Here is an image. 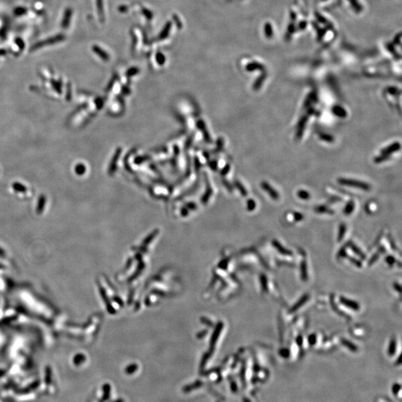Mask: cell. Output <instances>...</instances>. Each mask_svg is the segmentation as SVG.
Listing matches in <instances>:
<instances>
[{"instance_id":"obj_1","label":"cell","mask_w":402,"mask_h":402,"mask_svg":"<svg viewBox=\"0 0 402 402\" xmlns=\"http://www.w3.org/2000/svg\"><path fill=\"white\" fill-rule=\"evenodd\" d=\"M337 181L338 183L341 185L353 187V188L363 189V190L364 191H369V189L371 188L370 185H369V183H366L363 181L347 179V178H339V179L337 180Z\"/></svg>"},{"instance_id":"obj_2","label":"cell","mask_w":402,"mask_h":402,"mask_svg":"<svg viewBox=\"0 0 402 402\" xmlns=\"http://www.w3.org/2000/svg\"><path fill=\"white\" fill-rule=\"evenodd\" d=\"M65 39V37L63 34H58V35H56L55 37H49L48 39L45 40H43L40 43H36L34 46H32V50H36L37 49L42 48V47L45 46V45H52L54 44V43H59L62 40Z\"/></svg>"},{"instance_id":"obj_3","label":"cell","mask_w":402,"mask_h":402,"mask_svg":"<svg viewBox=\"0 0 402 402\" xmlns=\"http://www.w3.org/2000/svg\"><path fill=\"white\" fill-rule=\"evenodd\" d=\"M261 188H262L266 192L267 194L270 195V197L272 198V199L275 200V201H277V200L279 199V194L273 188L272 186H270V185L267 182L264 181L261 183Z\"/></svg>"},{"instance_id":"obj_4","label":"cell","mask_w":402,"mask_h":402,"mask_svg":"<svg viewBox=\"0 0 402 402\" xmlns=\"http://www.w3.org/2000/svg\"><path fill=\"white\" fill-rule=\"evenodd\" d=\"M400 148H401V145H400V143L394 142L392 143V145L387 146V148H383V150H381V154H382V155L390 156L392 154H393V153L396 151H398V150H400Z\"/></svg>"},{"instance_id":"obj_5","label":"cell","mask_w":402,"mask_h":402,"mask_svg":"<svg viewBox=\"0 0 402 402\" xmlns=\"http://www.w3.org/2000/svg\"><path fill=\"white\" fill-rule=\"evenodd\" d=\"M308 116H304L302 117V119H300V121H299V124H298V127H297V133H296V136L297 138H300L302 137L303 136L304 130L305 129V125H306L307 121H308Z\"/></svg>"},{"instance_id":"obj_6","label":"cell","mask_w":402,"mask_h":402,"mask_svg":"<svg viewBox=\"0 0 402 402\" xmlns=\"http://www.w3.org/2000/svg\"><path fill=\"white\" fill-rule=\"evenodd\" d=\"M341 303L343 304V305H345V307L352 309V310L354 311H358L360 309V305H358V303H356V302L353 301V300L345 299V297H341Z\"/></svg>"},{"instance_id":"obj_7","label":"cell","mask_w":402,"mask_h":402,"mask_svg":"<svg viewBox=\"0 0 402 402\" xmlns=\"http://www.w3.org/2000/svg\"><path fill=\"white\" fill-rule=\"evenodd\" d=\"M72 15V9L67 8L66 10L65 11L64 15H63V20H62V23H61V26L63 27V28H66L67 27H68L69 25H70Z\"/></svg>"},{"instance_id":"obj_8","label":"cell","mask_w":402,"mask_h":402,"mask_svg":"<svg viewBox=\"0 0 402 402\" xmlns=\"http://www.w3.org/2000/svg\"><path fill=\"white\" fill-rule=\"evenodd\" d=\"M334 115H336L338 117L345 118L347 116V112L344 108L341 107V106H334L332 109Z\"/></svg>"},{"instance_id":"obj_9","label":"cell","mask_w":402,"mask_h":402,"mask_svg":"<svg viewBox=\"0 0 402 402\" xmlns=\"http://www.w3.org/2000/svg\"><path fill=\"white\" fill-rule=\"evenodd\" d=\"M319 137L323 141L327 142H333L334 141V137L330 134L324 133H319Z\"/></svg>"},{"instance_id":"obj_10","label":"cell","mask_w":402,"mask_h":402,"mask_svg":"<svg viewBox=\"0 0 402 402\" xmlns=\"http://www.w3.org/2000/svg\"><path fill=\"white\" fill-rule=\"evenodd\" d=\"M354 203L353 201H350L347 203V205H345V209H344V213L346 214V215H349L352 212L354 211Z\"/></svg>"},{"instance_id":"obj_11","label":"cell","mask_w":402,"mask_h":402,"mask_svg":"<svg viewBox=\"0 0 402 402\" xmlns=\"http://www.w3.org/2000/svg\"><path fill=\"white\" fill-rule=\"evenodd\" d=\"M273 245H274V247H275L277 249V250H279L280 252H281V253L285 254V255H290V254H291V252H290V251H288L287 250H286V249H285L284 247H282V246H281V245L280 244L279 242H276H276H274Z\"/></svg>"},{"instance_id":"obj_12","label":"cell","mask_w":402,"mask_h":402,"mask_svg":"<svg viewBox=\"0 0 402 402\" xmlns=\"http://www.w3.org/2000/svg\"><path fill=\"white\" fill-rule=\"evenodd\" d=\"M265 78H266V75H264V74H263V75H261L259 78H258V80L256 81V82H255V84L253 86L254 90H259L260 87H261V85H262L263 81H264Z\"/></svg>"},{"instance_id":"obj_13","label":"cell","mask_w":402,"mask_h":402,"mask_svg":"<svg viewBox=\"0 0 402 402\" xmlns=\"http://www.w3.org/2000/svg\"><path fill=\"white\" fill-rule=\"evenodd\" d=\"M297 195L300 199H303V200H308L311 197L310 194L305 190H299V192H297Z\"/></svg>"},{"instance_id":"obj_14","label":"cell","mask_w":402,"mask_h":402,"mask_svg":"<svg viewBox=\"0 0 402 402\" xmlns=\"http://www.w3.org/2000/svg\"><path fill=\"white\" fill-rule=\"evenodd\" d=\"M342 343H343V344H344V345H345V347H347V348L350 349V350H351V351H352V352H355L356 351L358 350L357 346H356L355 345L353 344V343H351V342L347 341H345V340H343V341H342Z\"/></svg>"},{"instance_id":"obj_15","label":"cell","mask_w":402,"mask_h":402,"mask_svg":"<svg viewBox=\"0 0 402 402\" xmlns=\"http://www.w3.org/2000/svg\"><path fill=\"white\" fill-rule=\"evenodd\" d=\"M396 341H391V343H390V346H389V348H388L389 355H390V356L393 355L395 353H396Z\"/></svg>"},{"instance_id":"obj_16","label":"cell","mask_w":402,"mask_h":402,"mask_svg":"<svg viewBox=\"0 0 402 402\" xmlns=\"http://www.w3.org/2000/svg\"><path fill=\"white\" fill-rule=\"evenodd\" d=\"M390 158L389 156H386V155H382V154H380V156H378L377 157L374 158V163H381L383 162L387 161V159Z\"/></svg>"},{"instance_id":"obj_17","label":"cell","mask_w":402,"mask_h":402,"mask_svg":"<svg viewBox=\"0 0 402 402\" xmlns=\"http://www.w3.org/2000/svg\"><path fill=\"white\" fill-rule=\"evenodd\" d=\"M235 185H236V187H237L238 190L240 191V192L241 193V194H242L243 196H246L247 194V192L246 189H245L244 187L243 186L242 184H241V183H239L238 181H236L235 182Z\"/></svg>"},{"instance_id":"obj_18","label":"cell","mask_w":402,"mask_h":402,"mask_svg":"<svg viewBox=\"0 0 402 402\" xmlns=\"http://www.w3.org/2000/svg\"><path fill=\"white\" fill-rule=\"evenodd\" d=\"M345 230H346V227H345V224H341V226H340V230H339V235H338V240L341 241L342 240V238H343L344 236L345 232Z\"/></svg>"},{"instance_id":"obj_19","label":"cell","mask_w":402,"mask_h":402,"mask_svg":"<svg viewBox=\"0 0 402 402\" xmlns=\"http://www.w3.org/2000/svg\"><path fill=\"white\" fill-rule=\"evenodd\" d=\"M316 211L319 213H324V212H328V213H332V210H329L327 207L325 206H319L316 209Z\"/></svg>"},{"instance_id":"obj_20","label":"cell","mask_w":402,"mask_h":402,"mask_svg":"<svg viewBox=\"0 0 402 402\" xmlns=\"http://www.w3.org/2000/svg\"><path fill=\"white\" fill-rule=\"evenodd\" d=\"M306 299H308V296H305V297H303V299H300V300H299V302H298V303H297V304H298V305H295V306H294V308H293V310H294V311H295V309H297V308H299V307H300V306H302V305H303V303H304V302H305V301H306Z\"/></svg>"},{"instance_id":"obj_21","label":"cell","mask_w":402,"mask_h":402,"mask_svg":"<svg viewBox=\"0 0 402 402\" xmlns=\"http://www.w3.org/2000/svg\"><path fill=\"white\" fill-rule=\"evenodd\" d=\"M256 69H259V70H262V69H263L262 65L259 64V63H252V64L250 65V66L249 67L248 70H256Z\"/></svg>"},{"instance_id":"obj_22","label":"cell","mask_w":402,"mask_h":402,"mask_svg":"<svg viewBox=\"0 0 402 402\" xmlns=\"http://www.w3.org/2000/svg\"><path fill=\"white\" fill-rule=\"evenodd\" d=\"M392 392L393 394L396 396V395L398 394V391L401 390V385L398 384V383H395V384L392 386Z\"/></svg>"},{"instance_id":"obj_23","label":"cell","mask_w":402,"mask_h":402,"mask_svg":"<svg viewBox=\"0 0 402 402\" xmlns=\"http://www.w3.org/2000/svg\"><path fill=\"white\" fill-rule=\"evenodd\" d=\"M256 207V203L253 200H250L248 201V209L250 210H253Z\"/></svg>"},{"instance_id":"obj_24","label":"cell","mask_w":402,"mask_h":402,"mask_svg":"<svg viewBox=\"0 0 402 402\" xmlns=\"http://www.w3.org/2000/svg\"><path fill=\"white\" fill-rule=\"evenodd\" d=\"M201 384H202V383H201V382H197V383H196L195 384H192V385L189 386V387H187L185 389V391H191V390H192L194 388V387H195V386H201Z\"/></svg>"},{"instance_id":"obj_25","label":"cell","mask_w":402,"mask_h":402,"mask_svg":"<svg viewBox=\"0 0 402 402\" xmlns=\"http://www.w3.org/2000/svg\"><path fill=\"white\" fill-rule=\"evenodd\" d=\"M353 250H354V252H355L356 253H357L358 255H359V256H361V257L364 258V255L363 254V252H362L361 250H359V249H358L357 247H355V246L353 247Z\"/></svg>"},{"instance_id":"obj_26","label":"cell","mask_w":402,"mask_h":402,"mask_svg":"<svg viewBox=\"0 0 402 402\" xmlns=\"http://www.w3.org/2000/svg\"><path fill=\"white\" fill-rule=\"evenodd\" d=\"M294 218H295V220L296 221H300L303 218V215L300 213H297V212H295L294 213Z\"/></svg>"},{"instance_id":"obj_27","label":"cell","mask_w":402,"mask_h":402,"mask_svg":"<svg viewBox=\"0 0 402 402\" xmlns=\"http://www.w3.org/2000/svg\"><path fill=\"white\" fill-rule=\"evenodd\" d=\"M388 92L390 94L395 95L396 93H397V89L395 88V87H390V88H388Z\"/></svg>"},{"instance_id":"obj_28","label":"cell","mask_w":402,"mask_h":402,"mask_svg":"<svg viewBox=\"0 0 402 402\" xmlns=\"http://www.w3.org/2000/svg\"><path fill=\"white\" fill-rule=\"evenodd\" d=\"M309 342H310L311 344H314V343H315L316 336L314 335H314L310 336V337H309Z\"/></svg>"},{"instance_id":"obj_29","label":"cell","mask_w":402,"mask_h":402,"mask_svg":"<svg viewBox=\"0 0 402 402\" xmlns=\"http://www.w3.org/2000/svg\"><path fill=\"white\" fill-rule=\"evenodd\" d=\"M392 259H392V257H390V258H389V259H387V261H388V262H387V263L390 264H392L393 263V262H392Z\"/></svg>"},{"instance_id":"obj_30","label":"cell","mask_w":402,"mask_h":402,"mask_svg":"<svg viewBox=\"0 0 402 402\" xmlns=\"http://www.w3.org/2000/svg\"><path fill=\"white\" fill-rule=\"evenodd\" d=\"M244 402H250V401H249V400L247 399V398H245V399H244Z\"/></svg>"}]
</instances>
